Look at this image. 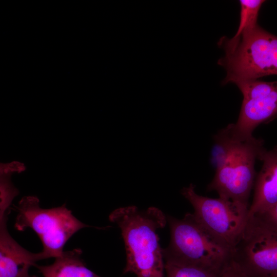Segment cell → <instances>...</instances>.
I'll return each mask as SVG.
<instances>
[{"label":"cell","instance_id":"cell-1","mask_svg":"<svg viewBox=\"0 0 277 277\" xmlns=\"http://www.w3.org/2000/svg\"><path fill=\"white\" fill-rule=\"evenodd\" d=\"M109 219L118 226L124 240L126 253L124 273H132L136 277H164L163 249L157 233L166 225L167 218L163 212L155 207L141 210L128 206L113 210Z\"/></svg>","mask_w":277,"mask_h":277},{"label":"cell","instance_id":"cell-2","mask_svg":"<svg viewBox=\"0 0 277 277\" xmlns=\"http://www.w3.org/2000/svg\"><path fill=\"white\" fill-rule=\"evenodd\" d=\"M217 44L225 52L217 62L226 71L223 84L277 74V36L258 24Z\"/></svg>","mask_w":277,"mask_h":277},{"label":"cell","instance_id":"cell-3","mask_svg":"<svg viewBox=\"0 0 277 277\" xmlns=\"http://www.w3.org/2000/svg\"><path fill=\"white\" fill-rule=\"evenodd\" d=\"M170 230L169 244L163 249L164 260L200 266L220 273L230 259V250L187 213L181 219L167 217Z\"/></svg>","mask_w":277,"mask_h":277},{"label":"cell","instance_id":"cell-4","mask_svg":"<svg viewBox=\"0 0 277 277\" xmlns=\"http://www.w3.org/2000/svg\"><path fill=\"white\" fill-rule=\"evenodd\" d=\"M234 130L235 136L228 155L222 165L215 169L207 188L215 191L220 197L248 207L256 179L255 161L265 148L262 139L240 135L235 128Z\"/></svg>","mask_w":277,"mask_h":277},{"label":"cell","instance_id":"cell-5","mask_svg":"<svg viewBox=\"0 0 277 277\" xmlns=\"http://www.w3.org/2000/svg\"><path fill=\"white\" fill-rule=\"evenodd\" d=\"M16 209L15 228L18 231L33 229L42 243V252L45 259L61 255L66 243L74 233L91 227L76 218L65 204L49 209L41 208L35 196L22 197Z\"/></svg>","mask_w":277,"mask_h":277},{"label":"cell","instance_id":"cell-6","mask_svg":"<svg viewBox=\"0 0 277 277\" xmlns=\"http://www.w3.org/2000/svg\"><path fill=\"white\" fill-rule=\"evenodd\" d=\"M181 193L192 206L199 222L231 252L247 224L249 207L220 197L200 195L192 184L183 188Z\"/></svg>","mask_w":277,"mask_h":277},{"label":"cell","instance_id":"cell-7","mask_svg":"<svg viewBox=\"0 0 277 277\" xmlns=\"http://www.w3.org/2000/svg\"><path fill=\"white\" fill-rule=\"evenodd\" d=\"M230 260L247 277H277V231L258 216H248Z\"/></svg>","mask_w":277,"mask_h":277},{"label":"cell","instance_id":"cell-8","mask_svg":"<svg viewBox=\"0 0 277 277\" xmlns=\"http://www.w3.org/2000/svg\"><path fill=\"white\" fill-rule=\"evenodd\" d=\"M234 84L243 96L239 118L234 124L235 129L241 135H252L257 126L277 117V81L257 79Z\"/></svg>","mask_w":277,"mask_h":277},{"label":"cell","instance_id":"cell-9","mask_svg":"<svg viewBox=\"0 0 277 277\" xmlns=\"http://www.w3.org/2000/svg\"><path fill=\"white\" fill-rule=\"evenodd\" d=\"M9 212L0 213V277H36L29 274V268L45 257L42 251L25 249L11 236L7 225Z\"/></svg>","mask_w":277,"mask_h":277},{"label":"cell","instance_id":"cell-10","mask_svg":"<svg viewBox=\"0 0 277 277\" xmlns=\"http://www.w3.org/2000/svg\"><path fill=\"white\" fill-rule=\"evenodd\" d=\"M258 160L263 164L255 181L248 216L260 214L277 202V146L270 150L265 149Z\"/></svg>","mask_w":277,"mask_h":277},{"label":"cell","instance_id":"cell-11","mask_svg":"<svg viewBox=\"0 0 277 277\" xmlns=\"http://www.w3.org/2000/svg\"><path fill=\"white\" fill-rule=\"evenodd\" d=\"M80 248L64 251L52 264L34 266L43 277H101L86 266Z\"/></svg>","mask_w":277,"mask_h":277},{"label":"cell","instance_id":"cell-12","mask_svg":"<svg viewBox=\"0 0 277 277\" xmlns=\"http://www.w3.org/2000/svg\"><path fill=\"white\" fill-rule=\"evenodd\" d=\"M166 277H218L220 273L194 265L164 260Z\"/></svg>","mask_w":277,"mask_h":277},{"label":"cell","instance_id":"cell-13","mask_svg":"<svg viewBox=\"0 0 277 277\" xmlns=\"http://www.w3.org/2000/svg\"><path fill=\"white\" fill-rule=\"evenodd\" d=\"M262 0H240V19L239 28L234 36L253 28L258 24L260 9L265 2Z\"/></svg>","mask_w":277,"mask_h":277},{"label":"cell","instance_id":"cell-14","mask_svg":"<svg viewBox=\"0 0 277 277\" xmlns=\"http://www.w3.org/2000/svg\"><path fill=\"white\" fill-rule=\"evenodd\" d=\"M11 174H0V208H10L14 198L19 194L18 190L11 180Z\"/></svg>","mask_w":277,"mask_h":277},{"label":"cell","instance_id":"cell-15","mask_svg":"<svg viewBox=\"0 0 277 277\" xmlns=\"http://www.w3.org/2000/svg\"><path fill=\"white\" fill-rule=\"evenodd\" d=\"M254 215L277 231V202L266 211Z\"/></svg>","mask_w":277,"mask_h":277},{"label":"cell","instance_id":"cell-16","mask_svg":"<svg viewBox=\"0 0 277 277\" xmlns=\"http://www.w3.org/2000/svg\"><path fill=\"white\" fill-rule=\"evenodd\" d=\"M218 277H247L230 259L220 271Z\"/></svg>","mask_w":277,"mask_h":277},{"label":"cell","instance_id":"cell-17","mask_svg":"<svg viewBox=\"0 0 277 277\" xmlns=\"http://www.w3.org/2000/svg\"><path fill=\"white\" fill-rule=\"evenodd\" d=\"M26 170L24 164L18 161H13L10 163L0 164V174H11L21 173Z\"/></svg>","mask_w":277,"mask_h":277}]
</instances>
